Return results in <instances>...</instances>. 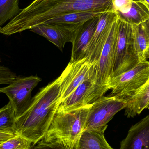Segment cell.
<instances>
[{
  "mask_svg": "<svg viewBox=\"0 0 149 149\" xmlns=\"http://www.w3.org/2000/svg\"><path fill=\"white\" fill-rule=\"evenodd\" d=\"M140 62L135 45L133 25L119 18L113 77L133 69Z\"/></svg>",
  "mask_w": 149,
  "mask_h": 149,
  "instance_id": "cell-4",
  "label": "cell"
},
{
  "mask_svg": "<svg viewBox=\"0 0 149 149\" xmlns=\"http://www.w3.org/2000/svg\"><path fill=\"white\" fill-rule=\"evenodd\" d=\"M83 24L43 23L36 25L30 30L45 38L62 51L66 43L73 42Z\"/></svg>",
  "mask_w": 149,
  "mask_h": 149,
  "instance_id": "cell-11",
  "label": "cell"
},
{
  "mask_svg": "<svg viewBox=\"0 0 149 149\" xmlns=\"http://www.w3.org/2000/svg\"><path fill=\"white\" fill-rule=\"evenodd\" d=\"M17 75L10 69L0 65V85L10 84Z\"/></svg>",
  "mask_w": 149,
  "mask_h": 149,
  "instance_id": "cell-24",
  "label": "cell"
},
{
  "mask_svg": "<svg viewBox=\"0 0 149 149\" xmlns=\"http://www.w3.org/2000/svg\"><path fill=\"white\" fill-rule=\"evenodd\" d=\"M70 143L59 139L46 140L43 138L32 145L31 149H74Z\"/></svg>",
  "mask_w": 149,
  "mask_h": 149,
  "instance_id": "cell-22",
  "label": "cell"
},
{
  "mask_svg": "<svg viewBox=\"0 0 149 149\" xmlns=\"http://www.w3.org/2000/svg\"><path fill=\"white\" fill-rule=\"evenodd\" d=\"M148 109H149V106H148Z\"/></svg>",
  "mask_w": 149,
  "mask_h": 149,
  "instance_id": "cell-30",
  "label": "cell"
},
{
  "mask_svg": "<svg viewBox=\"0 0 149 149\" xmlns=\"http://www.w3.org/2000/svg\"><path fill=\"white\" fill-rule=\"evenodd\" d=\"M116 13L119 19L131 25L139 24L149 19L148 7L139 0H133L132 7L127 13Z\"/></svg>",
  "mask_w": 149,
  "mask_h": 149,
  "instance_id": "cell-17",
  "label": "cell"
},
{
  "mask_svg": "<svg viewBox=\"0 0 149 149\" xmlns=\"http://www.w3.org/2000/svg\"><path fill=\"white\" fill-rule=\"evenodd\" d=\"M60 99L57 78L41 88L26 110L15 118L16 135L28 139L33 145L42 140L56 112Z\"/></svg>",
  "mask_w": 149,
  "mask_h": 149,
  "instance_id": "cell-2",
  "label": "cell"
},
{
  "mask_svg": "<svg viewBox=\"0 0 149 149\" xmlns=\"http://www.w3.org/2000/svg\"><path fill=\"white\" fill-rule=\"evenodd\" d=\"M128 100L125 111V115L128 118L140 115L144 109H148L149 106V79L137 93Z\"/></svg>",
  "mask_w": 149,
  "mask_h": 149,
  "instance_id": "cell-16",
  "label": "cell"
},
{
  "mask_svg": "<svg viewBox=\"0 0 149 149\" xmlns=\"http://www.w3.org/2000/svg\"><path fill=\"white\" fill-rule=\"evenodd\" d=\"M32 143L22 136L16 135L0 144V149H31Z\"/></svg>",
  "mask_w": 149,
  "mask_h": 149,
  "instance_id": "cell-23",
  "label": "cell"
},
{
  "mask_svg": "<svg viewBox=\"0 0 149 149\" xmlns=\"http://www.w3.org/2000/svg\"><path fill=\"white\" fill-rule=\"evenodd\" d=\"M148 59H149V47L148 49H147V51H146L145 54V60H147Z\"/></svg>",
  "mask_w": 149,
  "mask_h": 149,
  "instance_id": "cell-27",
  "label": "cell"
},
{
  "mask_svg": "<svg viewBox=\"0 0 149 149\" xmlns=\"http://www.w3.org/2000/svg\"><path fill=\"white\" fill-rule=\"evenodd\" d=\"M149 79V61H141L133 69L113 77L108 84L109 96L129 99L135 95Z\"/></svg>",
  "mask_w": 149,
  "mask_h": 149,
  "instance_id": "cell-5",
  "label": "cell"
},
{
  "mask_svg": "<svg viewBox=\"0 0 149 149\" xmlns=\"http://www.w3.org/2000/svg\"><path fill=\"white\" fill-rule=\"evenodd\" d=\"M133 0H113L116 12L120 13H127L131 8Z\"/></svg>",
  "mask_w": 149,
  "mask_h": 149,
  "instance_id": "cell-25",
  "label": "cell"
},
{
  "mask_svg": "<svg viewBox=\"0 0 149 149\" xmlns=\"http://www.w3.org/2000/svg\"><path fill=\"white\" fill-rule=\"evenodd\" d=\"M146 4L149 8V0H139Z\"/></svg>",
  "mask_w": 149,
  "mask_h": 149,
  "instance_id": "cell-28",
  "label": "cell"
},
{
  "mask_svg": "<svg viewBox=\"0 0 149 149\" xmlns=\"http://www.w3.org/2000/svg\"><path fill=\"white\" fill-rule=\"evenodd\" d=\"M128 101L115 96L100 97L90 106L84 130H106L108 123L117 113L125 109Z\"/></svg>",
  "mask_w": 149,
  "mask_h": 149,
  "instance_id": "cell-6",
  "label": "cell"
},
{
  "mask_svg": "<svg viewBox=\"0 0 149 149\" xmlns=\"http://www.w3.org/2000/svg\"><path fill=\"white\" fill-rule=\"evenodd\" d=\"M116 11L106 12L100 16L99 22L86 53L90 63L97 64L114 22L118 18Z\"/></svg>",
  "mask_w": 149,
  "mask_h": 149,
  "instance_id": "cell-12",
  "label": "cell"
},
{
  "mask_svg": "<svg viewBox=\"0 0 149 149\" xmlns=\"http://www.w3.org/2000/svg\"></svg>",
  "mask_w": 149,
  "mask_h": 149,
  "instance_id": "cell-31",
  "label": "cell"
},
{
  "mask_svg": "<svg viewBox=\"0 0 149 149\" xmlns=\"http://www.w3.org/2000/svg\"><path fill=\"white\" fill-rule=\"evenodd\" d=\"M1 29H2L1 27H0V30H1Z\"/></svg>",
  "mask_w": 149,
  "mask_h": 149,
  "instance_id": "cell-29",
  "label": "cell"
},
{
  "mask_svg": "<svg viewBox=\"0 0 149 149\" xmlns=\"http://www.w3.org/2000/svg\"><path fill=\"white\" fill-rule=\"evenodd\" d=\"M19 0H0V27L21 12Z\"/></svg>",
  "mask_w": 149,
  "mask_h": 149,
  "instance_id": "cell-21",
  "label": "cell"
},
{
  "mask_svg": "<svg viewBox=\"0 0 149 149\" xmlns=\"http://www.w3.org/2000/svg\"><path fill=\"white\" fill-rule=\"evenodd\" d=\"M104 13L100 11H92L76 12L62 15L51 20L45 23L70 24H84L88 20L99 16Z\"/></svg>",
  "mask_w": 149,
  "mask_h": 149,
  "instance_id": "cell-19",
  "label": "cell"
},
{
  "mask_svg": "<svg viewBox=\"0 0 149 149\" xmlns=\"http://www.w3.org/2000/svg\"><path fill=\"white\" fill-rule=\"evenodd\" d=\"M133 25L136 49L141 62L146 60L145 54L149 47V19Z\"/></svg>",
  "mask_w": 149,
  "mask_h": 149,
  "instance_id": "cell-18",
  "label": "cell"
},
{
  "mask_svg": "<svg viewBox=\"0 0 149 149\" xmlns=\"http://www.w3.org/2000/svg\"><path fill=\"white\" fill-rule=\"evenodd\" d=\"M120 149H149V115L130 128Z\"/></svg>",
  "mask_w": 149,
  "mask_h": 149,
  "instance_id": "cell-13",
  "label": "cell"
},
{
  "mask_svg": "<svg viewBox=\"0 0 149 149\" xmlns=\"http://www.w3.org/2000/svg\"><path fill=\"white\" fill-rule=\"evenodd\" d=\"M108 91L107 86L96 81V77L85 81L59 103L56 112H66L91 105Z\"/></svg>",
  "mask_w": 149,
  "mask_h": 149,
  "instance_id": "cell-9",
  "label": "cell"
},
{
  "mask_svg": "<svg viewBox=\"0 0 149 149\" xmlns=\"http://www.w3.org/2000/svg\"><path fill=\"white\" fill-rule=\"evenodd\" d=\"M15 135H16L12 134L0 132V144L8 139L12 138Z\"/></svg>",
  "mask_w": 149,
  "mask_h": 149,
  "instance_id": "cell-26",
  "label": "cell"
},
{
  "mask_svg": "<svg viewBox=\"0 0 149 149\" xmlns=\"http://www.w3.org/2000/svg\"><path fill=\"white\" fill-rule=\"evenodd\" d=\"M105 130H85L80 136L75 149H114L104 136Z\"/></svg>",
  "mask_w": 149,
  "mask_h": 149,
  "instance_id": "cell-15",
  "label": "cell"
},
{
  "mask_svg": "<svg viewBox=\"0 0 149 149\" xmlns=\"http://www.w3.org/2000/svg\"><path fill=\"white\" fill-rule=\"evenodd\" d=\"M100 16L83 24L72 43L71 58L70 62L81 60L86 58V53L91 39L97 28Z\"/></svg>",
  "mask_w": 149,
  "mask_h": 149,
  "instance_id": "cell-14",
  "label": "cell"
},
{
  "mask_svg": "<svg viewBox=\"0 0 149 149\" xmlns=\"http://www.w3.org/2000/svg\"><path fill=\"white\" fill-rule=\"evenodd\" d=\"M41 81L37 75L17 76L7 86L0 87V93L5 94L12 104L15 118L28 108L32 100L31 92Z\"/></svg>",
  "mask_w": 149,
  "mask_h": 149,
  "instance_id": "cell-8",
  "label": "cell"
},
{
  "mask_svg": "<svg viewBox=\"0 0 149 149\" xmlns=\"http://www.w3.org/2000/svg\"><path fill=\"white\" fill-rule=\"evenodd\" d=\"M91 105L66 112H56L43 139H59L74 147L84 131Z\"/></svg>",
  "mask_w": 149,
  "mask_h": 149,
  "instance_id": "cell-3",
  "label": "cell"
},
{
  "mask_svg": "<svg viewBox=\"0 0 149 149\" xmlns=\"http://www.w3.org/2000/svg\"><path fill=\"white\" fill-rule=\"evenodd\" d=\"M0 132L16 135L15 109L10 102L0 109Z\"/></svg>",
  "mask_w": 149,
  "mask_h": 149,
  "instance_id": "cell-20",
  "label": "cell"
},
{
  "mask_svg": "<svg viewBox=\"0 0 149 149\" xmlns=\"http://www.w3.org/2000/svg\"><path fill=\"white\" fill-rule=\"evenodd\" d=\"M115 11L113 0H35L0 30L13 35L62 15L76 12Z\"/></svg>",
  "mask_w": 149,
  "mask_h": 149,
  "instance_id": "cell-1",
  "label": "cell"
},
{
  "mask_svg": "<svg viewBox=\"0 0 149 149\" xmlns=\"http://www.w3.org/2000/svg\"><path fill=\"white\" fill-rule=\"evenodd\" d=\"M95 77V65L90 63L86 58L70 62L58 78L60 84V102L68 97L82 82Z\"/></svg>",
  "mask_w": 149,
  "mask_h": 149,
  "instance_id": "cell-7",
  "label": "cell"
},
{
  "mask_svg": "<svg viewBox=\"0 0 149 149\" xmlns=\"http://www.w3.org/2000/svg\"><path fill=\"white\" fill-rule=\"evenodd\" d=\"M119 18L115 20L108 38L102 49L100 59L95 65L96 81L101 85L107 86L113 77L118 34Z\"/></svg>",
  "mask_w": 149,
  "mask_h": 149,
  "instance_id": "cell-10",
  "label": "cell"
}]
</instances>
